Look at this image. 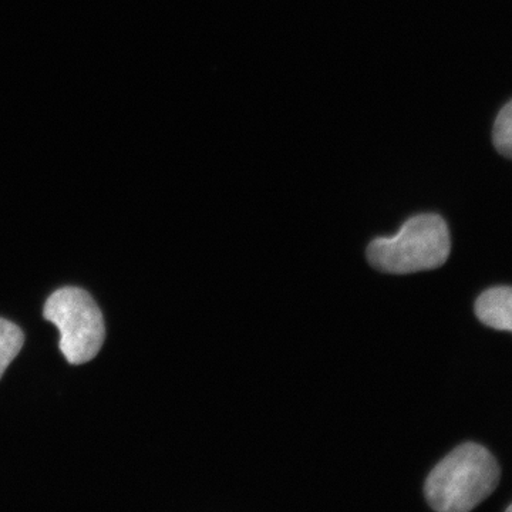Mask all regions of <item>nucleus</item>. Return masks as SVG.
<instances>
[{
  "mask_svg": "<svg viewBox=\"0 0 512 512\" xmlns=\"http://www.w3.org/2000/svg\"><path fill=\"white\" fill-rule=\"evenodd\" d=\"M500 474V466L487 448L461 444L431 470L424 495L433 510L468 512L494 493Z\"/></svg>",
  "mask_w": 512,
  "mask_h": 512,
  "instance_id": "obj_1",
  "label": "nucleus"
},
{
  "mask_svg": "<svg viewBox=\"0 0 512 512\" xmlns=\"http://www.w3.org/2000/svg\"><path fill=\"white\" fill-rule=\"evenodd\" d=\"M450 251L447 222L437 214H420L404 222L394 237L373 239L367 259L384 274L407 275L440 268Z\"/></svg>",
  "mask_w": 512,
  "mask_h": 512,
  "instance_id": "obj_2",
  "label": "nucleus"
},
{
  "mask_svg": "<svg viewBox=\"0 0 512 512\" xmlns=\"http://www.w3.org/2000/svg\"><path fill=\"white\" fill-rule=\"evenodd\" d=\"M43 316L60 332V350L67 362H90L106 338L103 313L89 292L74 286L59 289L46 301Z\"/></svg>",
  "mask_w": 512,
  "mask_h": 512,
  "instance_id": "obj_3",
  "label": "nucleus"
},
{
  "mask_svg": "<svg viewBox=\"0 0 512 512\" xmlns=\"http://www.w3.org/2000/svg\"><path fill=\"white\" fill-rule=\"evenodd\" d=\"M512 289L510 286H495L481 293L476 301L477 318L488 328L512 330Z\"/></svg>",
  "mask_w": 512,
  "mask_h": 512,
  "instance_id": "obj_4",
  "label": "nucleus"
},
{
  "mask_svg": "<svg viewBox=\"0 0 512 512\" xmlns=\"http://www.w3.org/2000/svg\"><path fill=\"white\" fill-rule=\"evenodd\" d=\"M25 343L22 330L15 323L0 318V379Z\"/></svg>",
  "mask_w": 512,
  "mask_h": 512,
  "instance_id": "obj_5",
  "label": "nucleus"
},
{
  "mask_svg": "<svg viewBox=\"0 0 512 512\" xmlns=\"http://www.w3.org/2000/svg\"><path fill=\"white\" fill-rule=\"evenodd\" d=\"M512 103L508 101L507 104L498 113L497 119L494 121L493 128V143L497 148L498 153L503 154L504 157L510 158L512 151Z\"/></svg>",
  "mask_w": 512,
  "mask_h": 512,
  "instance_id": "obj_6",
  "label": "nucleus"
}]
</instances>
